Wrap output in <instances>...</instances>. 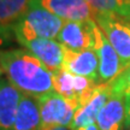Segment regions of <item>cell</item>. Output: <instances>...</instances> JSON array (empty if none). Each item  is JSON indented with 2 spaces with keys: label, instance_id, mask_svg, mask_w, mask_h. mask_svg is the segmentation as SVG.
<instances>
[{
  "label": "cell",
  "instance_id": "6da1fadb",
  "mask_svg": "<svg viewBox=\"0 0 130 130\" xmlns=\"http://www.w3.org/2000/svg\"><path fill=\"white\" fill-rule=\"evenodd\" d=\"M0 64L7 81L24 95L37 99L54 92L53 72L27 50L1 51Z\"/></svg>",
  "mask_w": 130,
  "mask_h": 130
},
{
  "label": "cell",
  "instance_id": "7a4b0ae2",
  "mask_svg": "<svg viewBox=\"0 0 130 130\" xmlns=\"http://www.w3.org/2000/svg\"><path fill=\"white\" fill-rule=\"evenodd\" d=\"M64 21L45 9L39 0H30L23 16L12 25L17 42L35 37L56 40Z\"/></svg>",
  "mask_w": 130,
  "mask_h": 130
},
{
  "label": "cell",
  "instance_id": "3957f363",
  "mask_svg": "<svg viewBox=\"0 0 130 130\" xmlns=\"http://www.w3.org/2000/svg\"><path fill=\"white\" fill-rule=\"evenodd\" d=\"M36 100L41 116V129L47 126H66L70 129L79 106L78 102L66 99L56 92L45 94Z\"/></svg>",
  "mask_w": 130,
  "mask_h": 130
},
{
  "label": "cell",
  "instance_id": "277c9868",
  "mask_svg": "<svg viewBox=\"0 0 130 130\" xmlns=\"http://www.w3.org/2000/svg\"><path fill=\"white\" fill-rule=\"evenodd\" d=\"M95 22L128 68L130 65V21L115 14H96Z\"/></svg>",
  "mask_w": 130,
  "mask_h": 130
},
{
  "label": "cell",
  "instance_id": "5b68a950",
  "mask_svg": "<svg viewBox=\"0 0 130 130\" xmlns=\"http://www.w3.org/2000/svg\"><path fill=\"white\" fill-rule=\"evenodd\" d=\"M99 60V82L110 83L126 69L100 27L94 24V47Z\"/></svg>",
  "mask_w": 130,
  "mask_h": 130
},
{
  "label": "cell",
  "instance_id": "8992f818",
  "mask_svg": "<svg viewBox=\"0 0 130 130\" xmlns=\"http://www.w3.org/2000/svg\"><path fill=\"white\" fill-rule=\"evenodd\" d=\"M95 19L86 22H64L57 41L71 51H84L94 47Z\"/></svg>",
  "mask_w": 130,
  "mask_h": 130
},
{
  "label": "cell",
  "instance_id": "52a82bcc",
  "mask_svg": "<svg viewBox=\"0 0 130 130\" xmlns=\"http://www.w3.org/2000/svg\"><path fill=\"white\" fill-rule=\"evenodd\" d=\"M112 95V89L110 83H99L86 100L78 106L75 113L74 121L71 123L70 129L74 130L81 126H86L89 124L96 123V118L99 116L102 107L106 105L107 100Z\"/></svg>",
  "mask_w": 130,
  "mask_h": 130
},
{
  "label": "cell",
  "instance_id": "ba28073f",
  "mask_svg": "<svg viewBox=\"0 0 130 130\" xmlns=\"http://www.w3.org/2000/svg\"><path fill=\"white\" fill-rule=\"evenodd\" d=\"M18 43L22 45L28 52H30L32 56L36 57L52 72L61 69L65 48L57 40L35 37L30 40L18 41Z\"/></svg>",
  "mask_w": 130,
  "mask_h": 130
},
{
  "label": "cell",
  "instance_id": "9c48e42d",
  "mask_svg": "<svg viewBox=\"0 0 130 130\" xmlns=\"http://www.w3.org/2000/svg\"><path fill=\"white\" fill-rule=\"evenodd\" d=\"M65 48V47H64ZM61 69L72 75L83 76L99 82V60L93 48L84 51H71L65 48Z\"/></svg>",
  "mask_w": 130,
  "mask_h": 130
},
{
  "label": "cell",
  "instance_id": "30bf717a",
  "mask_svg": "<svg viewBox=\"0 0 130 130\" xmlns=\"http://www.w3.org/2000/svg\"><path fill=\"white\" fill-rule=\"evenodd\" d=\"M50 12L64 22H86L95 19V11L86 0H39Z\"/></svg>",
  "mask_w": 130,
  "mask_h": 130
},
{
  "label": "cell",
  "instance_id": "8fae6325",
  "mask_svg": "<svg viewBox=\"0 0 130 130\" xmlns=\"http://www.w3.org/2000/svg\"><path fill=\"white\" fill-rule=\"evenodd\" d=\"M23 94L7 79H0V130H13Z\"/></svg>",
  "mask_w": 130,
  "mask_h": 130
},
{
  "label": "cell",
  "instance_id": "7c38bea8",
  "mask_svg": "<svg viewBox=\"0 0 130 130\" xmlns=\"http://www.w3.org/2000/svg\"><path fill=\"white\" fill-rule=\"evenodd\" d=\"M125 116V96L112 94L96 118L99 130H123Z\"/></svg>",
  "mask_w": 130,
  "mask_h": 130
},
{
  "label": "cell",
  "instance_id": "4fadbf2b",
  "mask_svg": "<svg viewBox=\"0 0 130 130\" xmlns=\"http://www.w3.org/2000/svg\"><path fill=\"white\" fill-rule=\"evenodd\" d=\"M41 116L39 104L35 98L24 95L21 99L14 119L13 130H40Z\"/></svg>",
  "mask_w": 130,
  "mask_h": 130
},
{
  "label": "cell",
  "instance_id": "5bb4252c",
  "mask_svg": "<svg viewBox=\"0 0 130 130\" xmlns=\"http://www.w3.org/2000/svg\"><path fill=\"white\" fill-rule=\"evenodd\" d=\"M30 0H0V28H12L28 7Z\"/></svg>",
  "mask_w": 130,
  "mask_h": 130
},
{
  "label": "cell",
  "instance_id": "9a60e30c",
  "mask_svg": "<svg viewBox=\"0 0 130 130\" xmlns=\"http://www.w3.org/2000/svg\"><path fill=\"white\" fill-rule=\"evenodd\" d=\"M96 14H115L130 21V0H86Z\"/></svg>",
  "mask_w": 130,
  "mask_h": 130
},
{
  "label": "cell",
  "instance_id": "2e32d148",
  "mask_svg": "<svg viewBox=\"0 0 130 130\" xmlns=\"http://www.w3.org/2000/svg\"><path fill=\"white\" fill-rule=\"evenodd\" d=\"M53 88L54 92L61 96L78 102L76 92H75V75L60 69L53 72ZM79 105V102H78Z\"/></svg>",
  "mask_w": 130,
  "mask_h": 130
},
{
  "label": "cell",
  "instance_id": "e0dca14e",
  "mask_svg": "<svg viewBox=\"0 0 130 130\" xmlns=\"http://www.w3.org/2000/svg\"><path fill=\"white\" fill-rule=\"evenodd\" d=\"M112 94L118 95H130V65L122 72L116 79L110 82Z\"/></svg>",
  "mask_w": 130,
  "mask_h": 130
},
{
  "label": "cell",
  "instance_id": "ac0fdd59",
  "mask_svg": "<svg viewBox=\"0 0 130 130\" xmlns=\"http://www.w3.org/2000/svg\"><path fill=\"white\" fill-rule=\"evenodd\" d=\"M9 30H12V28H0V46L4 43L5 39H6V36H7ZM3 74H4V72H3V69H1V64H0V76H1Z\"/></svg>",
  "mask_w": 130,
  "mask_h": 130
},
{
  "label": "cell",
  "instance_id": "d6986e66",
  "mask_svg": "<svg viewBox=\"0 0 130 130\" xmlns=\"http://www.w3.org/2000/svg\"><path fill=\"white\" fill-rule=\"evenodd\" d=\"M74 130H99V128H98L96 123H94V124H89V125H86V126H81V128H77V129H74Z\"/></svg>",
  "mask_w": 130,
  "mask_h": 130
},
{
  "label": "cell",
  "instance_id": "ffe728a7",
  "mask_svg": "<svg viewBox=\"0 0 130 130\" xmlns=\"http://www.w3.org/2000/svg\"><path fill=\"white\" fill-rule=\"evenodd\" d=\"M41 130H70V129L66 128V126H47V128H43Z\"/></svg>",
  "mask_w": 130,
  "mask_h": 130
},
{
  "label": "cell",
  "instance_id": "44dd1931",
  "mask_svg": "<svg viewBox=\"0 0 130 130\" xmlns=\"http://www.w3.org/2000/svg\"><path fill=\"white\" fill-rule=\"evenodd\" d=\"M123 130H130V122L124 123V125H123Z\"/></svg>",
  "mask_w": 130,
  "mask_h": 130
}]
</instances>
